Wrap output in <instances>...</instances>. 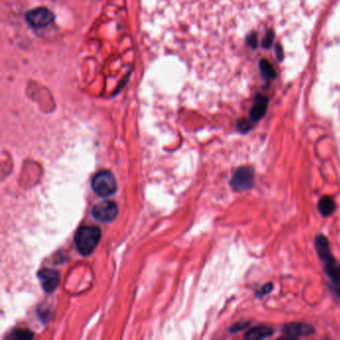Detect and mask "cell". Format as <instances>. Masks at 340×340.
I'll return each instance as SVG.
<instances>
[{
	"instance_id": "8992f818",
	"label": "cell",
	"mask_w": 340,
	"mask_h": 340,
	"mask_svg": "<svg viewBox=\"0 0 340 340\" xmlns=\"http://www.w3.org/2000/svg\"><path fill=\"white\" fill-rule=\"evenodd\" d=\"M38 279L41 283L42 288L46 292H53L58 286L59 282H60V277L59 273L54 269H49V268H44L41 269L38 272Z\"/></svg>"
},
{
	"instance_id": "5b68a950",
	"label": "cell",
	"mask_w": 340,
	"mask_h": 340,
	"mask_svg": "<svg viewBox=\"0 0 340 340\" xmlns=\"http://www.w3.org/2000/svg\"><path fill=\"white\" fill-rule=\"evenodd\" d=\"M314 332L315 329L313 326L302 322L287 323L283 327V333L286 338L289 339H296L299 337L311 335Z\"/></svg>"
},
{
	"instance_id": "3957f363",
	"label": "cell",
	"mask_w": 340,
	"mask_h": 340,
	"mask_svg": "<svg viewBox=\"0 0 340 340\" xmlns=\"http://www.w3.org/2000/svg\"><path fill=\"white\" fill-rule=\"evenodd\" d=\"M254 184V173L250 167H241L230 179V186L235 190L241 192L251 189Z\"/></svg>"
},
{
	"instance_id": "7c38bea8",
	"label": "cell",
	"mask_w": 340,
	"mask_h": 340,
	"mask_svg": "<svg viewBox=\"0 0 340 340\" xmlns=\"http://www.w3.org/2000/svg\"><path fill=\"white\" fill-rule=\"evenodd\" d=\"M272 289H273V285H272L271 283H269V284H265L260 290L257 291V298H259V299H263V298L265 296L266 294L270 293Z\"/></svg>"
},
{
	"instance_id": "9c48e42d",
	"label": "cell",
	"mask_w": 340,
	"mask_h": 340,
	"mask_svg": "<svg viewBox=\"0 0 340 340\" xmlns=\"http://www.w3.org/2000/svg\"><path fill=\"white\" fill-rule=\"evenodd\" d=\"M317 208L323 217H329L333 214L336 206H335L334 200L331 197L325 196V197H322V199L320 200Z\"/></svg>"
},
{
	"instance_id": "6da1fadb",
	"label": "cell",
	"mask_w": 340,
	"mask_h": 340,
	"mask_svg": "<svg viewBox=\"0 0 340 340\" xmlns=\"http://www.w3.org/2000/svg\"><path fill=\"white\" fill-rule=\"evenodd\" d=\"M101 240V229L96 226H82L76 231L74 243L78 252L84 257L91 254Z\"/></svg>"
},
{
	"instance_id": "ba28073f",
	"label": "cell",
	"mask_w": 340,
	"mask_h": 340,
	"mask_svg": "<svg viewBox=\"0 0 340 340\" xmlns=\"http://www.w3.org/2000/svg\"><path fill=\"white\" fill-rule=\"evenodd\" d=\"M273 334V329L266 325H260L252 327L249 329L245 335V338L247 340L265 339L270 337Z\"/></svg>"
},
{
	"instance_id": "7a4b0ae2",
	"label": "cell",
	"mask_w": 340,
	"mask_h": 340,
	"mask_svg": "<svg viewBox=\"0 0 340 340\" xmlns=\"http://www.w3.org/2000/svg\"><path fill=\"white\" fill-rule=\"evenodd\" d=\"M92 188L99 197L112 196L117 190V182L113 174L107 170L98 172L92 179Z\"/></svg>"
},
{
	"instance_id": "30bf717a",
	"label": "cell",
	"mask_w": 340,
	"mask_h": 340,
	"mask_svg": "<svg viewBox=\"0 0 340 340\" xmlns=\"http://www.w3.org/2000/svg\"><path fill=\"white\" fill-rule=\"evenodd\" d=\"M266 105H267V101L265 98H258V100L256 101L251 112H250V118L253 121H259L260 119H262L265 116V111H266Z\"/></svg>"
},
{
	"instance_id": "8fae6325",
	"label": "cell",
	"mask_w": 340,
	"mask_h": 340,
	"mask_svg": "<svg viewBox=\"0 0 340 340\" xmlns=\"http://www.w3.org/2000/svg\"><path fill=\"white\" fill-rule=\"evenodd\" d=\"M31 337H33V334L30 331H26V330L14 331L11 335L12 339H30Z\"/></svg>"
},
{
	"instance_id": "52a82bcc",
	"label": "cell",
	"mask_w": 340,
	"mask_h": 340,
	"mask_svg": "<svg viewBox=\"0 0 340 340\" xmlns=\"http://www.w3.org/2000/svg\"><path fill=\"white\" fill-rule=\"evenodd\" d=\"M315 249H316L317 254L321 258L322 263L333 258L331 250H330L328 240L322 235H320L315 238Z\"/></svg>"
},
{
	"instance_id": "277c9868",
	"label": "cell",
	"mask_w": 340,
	"mask_h": 340,
	"mask_svg": "<svg viewBox=\"0 0 340 340\" xmlns=\"http://www.w3.org/2000/svg\"><path fill=\"white\" fill-rule=\"evenodd\" d=\"M118 215V207L115 202L104 201L92 208V216L99 222H112Z\"/></svg>"
},
{
	"instance_id": "5bb4252c",
	"label": "cell",
	"mask_w": 340,
	"mask_h": 340,
	"mask_svg": "<svg viewBox=\"0 0 340 340\" xmlns=\"http://www.w3.org/2000/svg\"><path fill=\"white\" fill-rule=\"evenodd\" d=\"M224 65H225V62H224V60L222 61V68L224 67ZM222 72H223V70H222ZM222 72H221V75H222ZM220 87H221V80H220Z\"/></svg>"
},
{
	"instance_id": "4fadbf2b",
	"label": "cell",
	"mask_w": 340,
	"mask_h": 340,
	"mask_svg": "<svg viewBox=\"0 0 340 340\" xmlns=\"http://www.w3.org/2000/svg\"><path fill=\"white\" fill-rule=\"evenodd\" d=\"M247 326H248V323H247V322H246V323H236V324H233V325L229 328V331L232 332V333H235V332H238V331H240V330L245 329Z\"/></svg>"
}]
</instances>
